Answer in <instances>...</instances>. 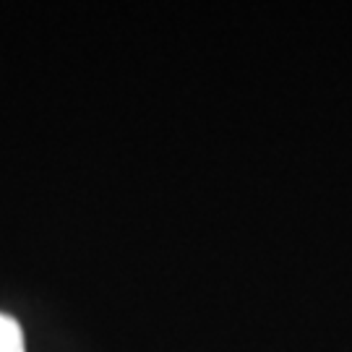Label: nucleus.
Here are the masks:
<instances>
[{"mask_svg": "<svg viewBox=\"0 0 352 352\" xmlns=\"http://www.w3.org/2000/svg\"><path fill=\"white\" fill-rule=\"evenodd\" d=\"M0 352H26L24 329L8 314H0Z\"/></svg>", "mask_w": 352, "mask_h": 352, "instance_id": "obj_1", "label": "nucleus"}]
</instances>
